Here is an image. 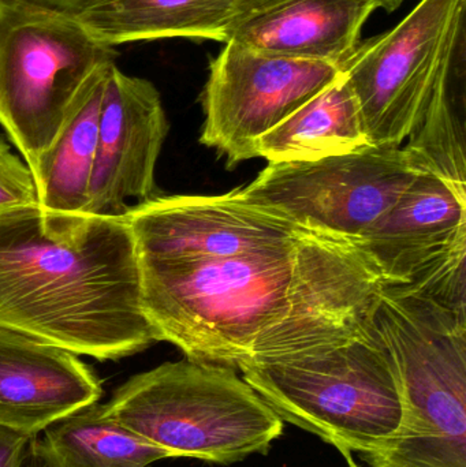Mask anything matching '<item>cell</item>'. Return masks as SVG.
<instances>
[{"label": "cell", "mask_w": 466, "mask_h": 467, "mask_svg": "<svg viewBox=\"0 0 466 467\" xmlns=\"http://www.w3.org/2000/svg\"><path fill=\"white\" fill-rule=\"evenodd\" d=\"M0 328L98 361L158 342L128 222L38 204L0 213Z\"/></svg>", "instance_id": "2"}, {"label": "cell", "mask_w": 466, "mask_h": 467, "mask_svg": "<svg viewBox=\"0 0 466 467\" xmlns=\"http://www.w3.org/2000/svg\"><path fill=\"white\" fill-rule=\"evenodd\" d=\"M30 439L0 428V467H19Z\"/></svg>", "instance_id": "21"}, {"label": "cell", "mask_w": 466, "mask_h": 467, "mask_svg": "<svg viewBox=\"0 0 466 467\" xmlns=\"http://www.w3.org/2000/svg\"><path fill=\"white\" fill-rule=\"evenodd\" d=\"M358 246L385 285L466 312V188L419 172Z\"/></svg>", "instance_id": "9"}, {"label": "cell", "mask_w": 466, "mask_h": 467, "mask_svg": "<svg viewBox=\"0 0 466 467\" xmlns=\"http://www.w3.org/2000/svg\"><path fill=\"white\" fill-rule=\"evenodd\" d=\"M419 174L402 148L368 147L268 166L243 197L312 232L360 241Z\"/></svg>", "instance_id": "8"}, {"label": "cell", "mask_w": 466, "mask_h": 467, "mask_svg": "<svg viewBox=\"0 0 466 467\" xmlns=\"http://www.w3.org/2000/svg\"><path fill=\"white\" fill-rule=\"evenodd\" d=\"M454 59L443 71L423 120L402 150L416 171L466 188L465 92L459 95L454 87Z\"/></svg>", "instance_id": "19"}, {"label": "cell", "mask_w": 466, "mask_h": 467, "mask_svg": "<svg viewBox=\"0 0 466 467\" xmlns=\"http://www.w3.org/2000/svg\"><path fill=\"white\" fill-rule=\"evenodd\" d=\"M38 438L49 467H148L172 458L93 403L43 431Z\"/></svg>", "instance_id": "18"}, {"label": "cell", "mask_w": 466, "mask_h": 467, "mask_svg": "<svg viewBox=\"0 0 466 467\" xmlns=\"http://www.w3.org/2000/svg\"><path fill=\"white\" fill-rule=\"evenodd\" d=\"M371 324L388 348L404 420L369 465L466 467V312L408 285H383Z\"/></svg>", "instance_id": "3"}, {"label": "cell", "mask_w": 466, "mask_h": 467, "mask_svg": "<svg viewBox=\"0 0 466 467\" xmlns=\"http://www.w3.org/2000/svg\"><path fill=\"white\" fill-rule=\"evenodd\" d=\"M140 271L156 340L234 369L366 334L385 285L358 242L323 233L221 260L140 255Z\"/></svg>", "instance_id": "1"}, {"label": "cell", "mask_w": 466, "mask_h": 467, "mask_svg": "<svg viewBox=\"0 0 466 467\" xmlns=\"http://www.w3.org/2000/svg\"><path fill=\"white\" fill-rule=\"evenodd\" d=\"M372 147L349 82L339 74L322 92L256 142L268 163L312 161Z\"/></svg>", "instance_id": "15"}, {"label": "cell", "mask_w": 466, "mask_h": 467, "mask_svg": "<svg viewBox=\"0 0 466 467\" xmlns=\"http://www.w3.org/2000/svg\"><path fill=\"white\" fill-rule=\"evenodd\" d=\"M238 369L284 422L333 444L350 466L353 452L385 451L404 420L399 373L372 324L341 345Z\"/></svg>", "instance_id": "5"}, {"label": "cell", "mask_w": 466, "mask_h": 467, "mask_svg": "<svg viewBox=\"0 0 466 467\" xmlns=\"http://www.w3.org/2000/svg\"><path fill=\"white\" fill-rule=\"evenodd\" d=\"M371 467H390V466H386V465H377V466H371Z\"/></svg>", "instance_id": "25"}, {"label": "cell", "mask_w": 466, "mask_h": 467, "mask_svg": "<svg viewBox=\"0 0 466 467\" xmlns=\"http://www.w3.org/2000/svg\"><path fill=\"white\" fill-rule=\"evenodd\" d=\"M104 406L111 419L172 458L219 465L267 454L285 428L234 368L188 358L133 376Z\"/></svg>", "instance_id": "4"}, {"label": "cell", "mask_w": 466, "mask_h": 467, "mask_svg": "<svg viewBox=\"0 0 466 467\" xmlns=\"http://www.w3.org/2000/svg\"><path fill=\"white\" fill-rule=\"evenodd\" d=\"M79 356L0 328V428L35 438L103 395Z\"/></svg>", "instance_id": "14"}, {"label": "cell", "mask_w": 466, "mask_h": 467, "mask_svg": "<svg viewBox=\"0 0 466 467\" xmlns=\"http://www.w3.org/2000/svg\"><path fill=\"white\" fill-rule=\"evenodd\" d=\"M140 255L221 260L286 246L317 232L256 204L240 188L222 196L153 197L122 216Z\"/></svg>", "instance_id": "11"}, {"label": "cell", "mask_w": 466, "mask_h": 467, "mask_svg": "<svg viewBox=\"0 0 466 467\" xmlns=\"http://www.w3.org/2000/svg\"><path fill=\"white\" fill-rule=\"evenodd\" d=\"M466 0H421L393 29L358 44L341 73L372 147L402 148L465 40Z\"/></svg>", "instance_id": "7"}, {"label": "cell", "mask_w": 466, "mask_h": 467, "mask_svg": "<svg viewBox=\"0 0 466 467\" xmlns=\"http://www.w3.org/2000/svg\"><path fill=\"white\" fill-rule=\"evenodd\" d=\"M339 74L341 67L333 63L270 57L226 43L210 65L200 142L223 155L227 167L252 161L260 137Z\"/></svg>", "instance_id": "10"}, {"label": "cell", "mask_w": 466, "mask_h": 467, "mask_svg": "<svg viewBox=\"0 0 466 467\" xmlns=\"http://www.w3.org/2000/svg\"><path fill=\"white\" fill-rule=\"evenodd\" d=\"M29 2L38 3V5H48V7L76 14L90 7V5H96L100 0H29Z\"/></svg>", "instance_id": "22"}, {"label": "cell", "mask_w": 466, "mask_h": 467, "mask_svg": "<svg viewBox=\"0 0 466 467\" xmlns=\"http://www.w3.org/2000/svg\"><path fill=\"white\" fill-rule=\"evenodd\" d=\"M19 467H49L43 451H41L37 436L30 439L26 451H25L24 460H22Z\"/></svg>", "instance_id": "23"}, {"label": "cell", "mask_w": 466, "mask_h": 467, "mask_svg": "<svg viewBox=\"0 0 466 467\" xmlns=\"http://www.w3.org/2000/svg\"><path fill=\"white\" fill-rule=\"evenodd\" d=\"M115 57L74 13L0 0V126L32 175L77 99Z\"/></svg>", "instance_id": "6"}, {"label": "cell", "mask_w": 466, "mask_h": 467, "mask_svg": "<svg viewBox=\"0 0 466 467\" xmlns=\"http://www.w3.org/2000/svg\"><path fill=\"white\" fill-rule=\"evenodd\" d=\"M234 0H100L76 13L101 43L114 47L167 37L222 43Z\"/></svg>", "instance_id": "16"}, {"label": "cell", "mask_w": 466, "mask_h": 467, "mask_svg": "<svg viewBox=\"0 0 466 467\" xmlns=\"http://www.w3.org/2000/svg\"><path fill=\"white\" fill-rule=\"evenodd\" d=\"M352 467H356V466H352Z\"/></svg>", "instance_id": "26"}, {"label": "cell", "mask_w": 466, "mask_h": 467, "mask_svg": "<svg viewBox=\"0 0 466 467\" xmlns=\"http://www.w3.org/2000/svg\"><path fill=\"white\" fill-rule=\"evenodd\" d=\"M379 0H234L222 43L342 67Z\"/></svg>", "instance_id": "13"}, {"label": "cell", "mask_w": 466, "mask_h": 467, "mask_svg": "<svg viewBox=\"0 0 466 467\" xmlns=\"http://www.w3.org/2000/svg\"><path fill=\"white\" fill-rule=\"evenodd\" d=\"M109 67L77 99L59 133L38 161L33 180L37 204L44 210L76 213H84L87 207Z\"/></svg>", "instance_id": "17"}, {"label": "cell", "mask_w": 466, "mask_h": 467, "mask_svg": "<svg viewBox=\"0 0 466 467\" xmlns=\"http://www.w3.org/2000/svg\"><path fill=\"white\" fill-rule=\"evenodd\" d=\"M37 204V192L29 167L0 137V213Z\"/></svg>", "instance_id": "20"}, {"label": "cell", "mask_w": 466, "mask_h": 467, "mask_svg": "<svg viewBox=\"0 0 466 467\" xmlns=\"http://www.w3.org/2000/svg\"><path fill=\"white\" fill-rule=\"evenodd\" d=\"M161 93L152 82L114 65L104 85L98 150L84 213L122 218L153 199L156 163L169 133Z\"/></svg>", "instance_id": "12"}, {"label": "cell", "mask_w": 466, "mask_h": 467, "mask_svg": "<svg viewBox=\"0 0 466 467\" xmlns=\"http://www.w3.org/2000/svg\"><path fill=\"white\" fill-rule=\"evenodd\" d=\"M379 2L380 8H382V10L388 11V13H393V11H396L397 8L405 2V0H379Z\"/></svg>", "instance_id": "24"}]
</instances>
